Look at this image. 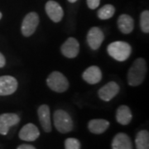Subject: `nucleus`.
<instances>
[{
	"label": "nucleus",
	"mask_w": 149,
	"mask_h": 149,
	"mask_svg": "<svg viewBox=\"0 0 149 149\" xmlns=\"http://www.w3.org/2000/svg\"><path fill=\"white\" fill-rule=\"evenodd\" d=\"M148 68L143 58H138L133 61L128 72V83L131 86L141 85L145 80Z\"/></svg>",
	"instance_id": "nucleus-1"
},
{
	"label": "nucleus",
	"mask_w": 149,
	"mask_h": 149,
	"mask_svg": "<svg viewBox=\"0 0 149 149\" xmlns=\"http://www.w3.org/2000/svg\"><path fill=\"white\" fill-rule=\"evenodd\" d=\"M107 52L112 58L118 61H124L132 53V47L128 42L116 41L108 46Z\"/></svg>",
	"instance_id": "nucleus-2"
},
{
	"label": "nucleus",
	"mask_w": 149,
	"mask_h": 149,
	"mask_svg": "<svg viewBox=\"0 0 149 149\" xmlns=\"http://www.w3.org/2000/svg\"><path fill=\"white\" fill-rule=\"evenodd\" d=\"M54 125L56 130L61 133H67L72 131L74 123L70 114L62 109H57L54 113Z\"/></svg>",
	"instance_id": "nucleus-3"
},
{
	"label": "nucleus",
	"mask_w": 149,
	"mask_h": 149,
	"mask_svg": "<svg viewBox=\"0 0 149 149\" xmlns=\"http://www.w3.org/2000/svg\"><path fill=\"white\" fill-rule=\"evenodd\" d=\"M47 84L52 91L57 93H63L69 88V82L64 74L59 71H53L49 74Z\"/></svg>",
	"instance_id": "nucleus-4"
},
{
	"label": "nucleus",
	"mask_w": 149,
	"mask_h": 149,
	"mask_svg": "<svg viewBox=\"0 0 149 149\" xmlns=\"http://www.w3.org/2000/svg\"><path fill=\"white\" fill-rule=\"evenodd\" d=\"M39 24V16L37 13H29L23 18L22 23L21 31L24 37H28L32 36L36 32Z\"/></svg>",
	"instance_id": "nucleus-5"
},
{
	"label": "nucleus",
	"mask_w": 149,
	"mask_h": 149,
	"mask_svg": "<svg viewBox=\"0 0 149 149\" xmlns=\"http://www.w3.org/2000/svg\"><path fill=\"white\" fill-rule=\"evenodd\" d=\"M87 43L92 50H97L104 40V34L100 27H93L87 34Z\"/></svg>",
	"instance_id": "nucleus-6"
},
{
	"label": "nucleus",
	"mask_w": 149,
	"mask_h": 149,
	"mask_svg": "<svg viewBox=\"0 0 149 149\" xmlns=\"http://www.w3.org/2000/svg\"><path fill=\"white\" fill-rule=\"evenodd\" d=\"M17 80L11 75L0 76V95H10L17 89Z\"/></svg>",
	"instance_id": "nucleus-7"
},
{
	"label": "nucleus",
	"mask_w": 149,
	"mask_h": 149,
	"mask_svg": "<svg viewBox=\"0 0 149 149\" xmlns=\"http://www.w3.org/2000/svg\"><path fill=\"white\" fill-rule=\"evenodd\" d=\"M20 122V118L16 113H7L0 114V134L7 135L12 126Z\"/></svg>",
	"instance_id": "nucleus-8"
},
{
	"label": "nucleus",
	"mask_w": 149,
	"mask_h": 149,
	"mask_svg": "<svg viewBox=\"0 0 149 149\" xmlns=\"http://www.w3.org/2000/svg\"><path fill=\"white\" fill-rule=\"evenodd\" d=\"M119 85L114 81H110L106 85L101 87L98 91V95L100 99L105 102L110 101L119 92Z\"/></svg>",
	"instance_id": "nucleus-9"
},
{
	"label": "nucleus",
	"mask_w": 149,
	"mask_h": 149,
	"mask_svg": "<svg viewBox=\"0 0 149 149\" xmlns=\"http://www.w3.org/2000/svg\"><path fill=\"white\" fill-rule=\"evenodd\" d=\"M61 52L62 55L67 58H74L78 56L80 52V44L75 38L69 37L62 44Z\"/></svg>",
	"instance_id": "nucleus-10"
},
{
	"label": "nucleus",
	"mask_w": 149,
	"mask_h": 149,
	"mask_svg": "<svg viewBox=\"0 0 149 149\" xmlns=\"http://www.w3.org/2000/svg\"><path fill=\"white\" fill-rule=\"evenodd\" d=\"M46 13L54 22H59L64 16V11L57 2L50 0L46 3Z\"/></svg>",
	"instance_id": "nucleus-11"
},
{
	"label": "nucleus",
	"mask_w": 149,
	"mask_h": 149,
	"mask_svg": "<svg viewBox=\"0 0 149 149\" xmlns=\"http://www.w3.org/2000/svg\"><path fill=\"white\" fill-rule=\"evenodd\" d=\"M40 136V132L37 126L33 123H27L21 128L18 137L19 139L27 141V142H33L37 140Z\"/></svg>",
	"instance_id": "nucleus-12"
},
{
	"label": "nucleus",
	"mask_w": 149,
	"mask_h": 149,
	"mask_svg": "<svg viewBox=\"0 0 149 149\" xmlns=\"http://www.w3.org/2000/svg\"><path fill=\"white\" fill-rule=\"evenodd\" d=\"M37 114L43 130L46 133H50L52 131V121H51V112L49 106L47 104L41 105L37 109Z\"/></svg>",
	"instance_id": "nucleus-13"
},
{
	"label": "nucleus",
	"mask_w": 149,
	"mask_h": 149,
	"mask_svg": "<svg viewBox=\"0 0 149 149\" xmlns=\"http://www.w3.org/2000/svg\"><path fill=\"white\" fill-rule=\"evenodd\" d=\"M112 149H133V143L128 134L117 133L112 140Z\"/></svg>",
	"instance_id": "nucleus-14"
},
{
	"label": "nucleus",
	"mask_w": 149,
	"mask_h": 149,
	"mask_svg": "<svg viewBox=\"0 0 149 149\" xmlns=\"http://www.w3.org/2000/svg\"><path fill=\"white\" fill-rule=\"evenodd\" d=\"M82 77L88 84L95 85L97 83H99L102 79L101 70L96 65L90 66L84 71Z\"/></svg>",
	"instance_id": "nucleus-15"
},
{
	"label": "nucleus",
	"mask_w": 149,
	"mask_h": 149,
	"mask_svg": "<svg viewBox=\"0 0 149 149\" xmlns=\"http://www.w3.org/2000/svg\"><path fill=\"white\" fill-rule=\"evenodd\" d=\"M118 27L120 32L124 34H129L133 31L134 21L133 17L128 14H122L118 18Z\"/></svg>",
	"instance_id": "nucleus-16"
},
{
	"label": "nucleus",
	"mask_w": 149,
	"mask_h": 149,
	"mask_svg": "<svg viewBox=\"0 0 149 149\" xmlns=\"http://www.w3.org/2000/svg\"><path fill=\"white\" fill-rule=\"evenodd\" d=\"M109 127V122L105 119L97 118L92 119L88 123V128L90 132L94 134H101L104 133Z\"/></svg>",
	"instance_id": "nucleus-17"
},
{
	"label": "nucleus",
	"mask_w": 149,
	"mask_h": 149,
	"mask_svg": "<svg viewBox=\"0 0 149 149\" xmlns=\"http://www.w3.org/2000/svg\"><path fill=\"white\" fill-rule=\"evenodd\" d=\"M133 113L131 109L127 105H121L118 108L116 112L117 122L122 125H128L132 121Z\"/></svg>",
	"instance_id": "nucleus-18"
},
{
	"label": "nucleus",
	"mask_w": 149,
	"mask_h": 149,
	"mask_svg": "<svg viewBox=\"0 0 149 149\" xmlns=\"http://www.w3.org/2000/svg\"><path fill=\"white\" fill-rule=\"evenodd\" d=\"M136 149H149V133L147 130H141L135 138Z\"/></svg>",
	"instance_id": "nucleus-19"
},
{
	"label": "nucleus",
	"mask_w": 149,
	"mask_h": 149,
	"mask_svg": "<svg viewBox=\"0 0 149 149\" xmlns=\"http://www.w3.org/2000/svg\"><path fill=\"white\" fill-rule=\"evenodd\" d=\"M115 13L114 7L111 4H106L103 6L101 8H100L98 11V17L102 20H106L113 16Z\"/></svg>",
	"instance_id": "nucleus-20"
},
{
	"label": "nucleus",
	"mask_w": 149,
	"mask_h": 149,
	"mask_svg": "<svg viewBox=\"0 0 149 149\" xmlns=\"http://www.w3.org/2000/svg\"><path fill=\"white\" fill-rule=\"evenodd\" d=\"M140 27L142 31L145 33L149 32V12L143 11L140 16Z\"/></svg>",
	"instance_id": "nucleus-21"
},
{
	"label": "nucleus",
	"mask_w": 149,
	"mask_h": 149,
	"mask_svg": "<svg viewBox=\"0 0 149 149\" xmlns=\"http://www.w3.org/2000/svg\"><path fill=\"white\" fill-rule=\"evenodd\" d=\"M65 149H80V142L74 138L66 139L65 140Z\"/></svg>",
	"instance_id": "nucleus-22"
},
{
	"label": "nucleus",
	"mask_w": 149,
	"mask_h": 149,
	"mask_svg": "<svg viewBox=\"0 0 149 149\" xmlns=\"http://www.w3.org/2000/svg\"><path fill=\"white\" fill-rule=\"evenodd\" d=\"M100 3V0H87V5L91 9H95Z\"/></svg>",
	"instance_id": "nucleus-23"
},
{
	"label": "nucleus",
	"mask_w": 149,
	"mask_h": 149,
	"mask_svg": "<svg viewBox=\"0 0 149 149\" xmlns=\"http://www.w3.org/2000/svg\"><path fill=\"white\" fill-rule=\"evenodd\" d=\"M17 149H36V148L30 144H22L18 146Z\"/></svg>",
	"instance_id": "nucleus-24"
},
{
	"label": "nucleus",
	"mask_w": 149,
	"mask_h": 149,
	"mask_svg": "<svg viewBox=\"0 0 149 149\" xmlns=\"http://www.w3.org/2000/svg\"><path fill=\"white\" fill-rule=\"evenodd\" d=\"M6 64V60L5 57L3 56V55L0 52V68L3 67Z\"/></svg>",
	"instance_id": "nucleus-25"
},
{
	"label": "nucleus",
	"mask_w": 149,
	"mask_h": 149,
	"mask_svg": "<svg viewBox=\"0 0 149 149\" xmlns=\"http://www.w3.org/2000/svg\"><path fill=\"white\" fill-rule=\"evenodd\" d=\"M68 1H69L70 3H75L77 0H68Z\"/></svg>",
	"instance_id": "nucleus-26"
},
{
	"label": "nucleus",
	"mask_w": 149,
	"mask_h": 149,
	"mask_svg": "<svg viewBox=\"0 0 149 149\" xmlns=\"http://www.w3.org/2000/svg\"><path fill=\"white\" fill-rule=\"evenodd\" d=\"M2 18V13H1V12H0V19Z\"/></svg>",
	"instance_id": "nucleus-27"
}]
</instances>
